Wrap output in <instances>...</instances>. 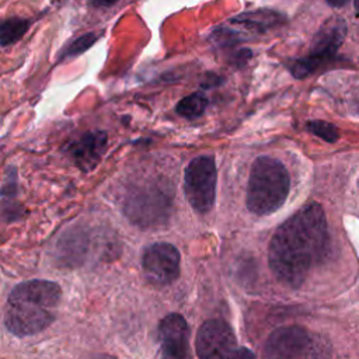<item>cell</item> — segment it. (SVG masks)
Masks as SVG:
<instances>
[{"instance_id":"6da1fadb","label":"cell","mask_w":359,"mask_h":359,"mask_svg":"<svg viewBox=\"0 0 359 359\" xmlns=\"http://www.w3.org/2000/svg\"><path fill=\"white\" fill-rule=\"evenodd\" d=\"M327 245L325 213L318 203H309L275 231L269 244V266L280 282L297 287L324 257Z\"/></svg>"},{"instance_id":"7a4b0ae2","label":"cell","mask_w":359,"mask_h":359,"mask_svg":"<svg viewBox=\"0 0 359 359\" xmlns=\"http://www.w3.org/2000/svg\"><path fill=\"white\" fill-rule=\"evenodd\" d=\"M60 287L52 280H27L17 285L7 300L4 323L18 337L34 335L49 327L60 302Z\"/></svg>"},{"instance_id":"3957f363","label":"cell","mask_w":359,"mask_h":359,"mask_svg":"<svg viewBox=\"0 0 359 359\" xmlns=\"http://www.w3.org/2000/svg\"><path fill=\"white\" fill-rule=\"evenodd\" d=\"M290 178L285 165L269 156L254 160L247 187V208L255 215H269L286 201Z\"/></svg>"},{"instance_id":"277c9868","label":"cell","mask_w":359,"mask_h":359,"mask_svg":"<svg viewBox=\"0 0 359 359\" xmlns=\"http://www.w3.org/2000/svg\"><path fill=\"white\" fill-rule=\"evenodd\" d=\"M345 36L346 22L341 17H331L325 20L313 38L310 55L294 60L289 66L292 74L297 79H303L328 63L337 53Z\"/></svg>"},{"instance_id":"5b68a950","label":"cell","mask_w":359,"mask_h":359,"mask_svg":"<svg viewBox=\"0 0 359 359\" xmlns=\"http://www.w3.org/2000/svg\"><path fill=\"white\" fill-rule=\"evenodd\" d=\"M216 164L210 156H199L187 165L184 192L198 213H206L212 209L216 196Z\"/></svg>"},{"instance_id":"8992f818","label":"cell","mask_w":359,"mask_h":359,"mask_svg":"<svg viewBox=\"0 0 359 359\" xmlns=\"http://www.w3.org/2000/svg\"><path fill=\"white\" fill-rule=\"evenodd\" d=\"M196 353L199 359H236L237 341L230 325L212 318L205 321L196 334Z\"/></svg>"},{"instance_id":"52a82bcc","label":"cell","mask_w":359,"mask_h":359,"mask_svg":"<svg viewBox=\"0 0 359 359\" xmlns=\"http://www.w3.org/2000/svg\"><path fill=\"white\" fill-rule=\"evenodd\" d=\"M142 265L149 282L157 286L167 285L180 273V252L170 243H154L144 250Z\"/></svg>"},{"instance_id":"ba28073f","label":"cell","mask_w":359,"mask_h":359,"mask_svg":"<svg viewBox=\"0 0 359 359\" xmlns=\"http://www.w3.org/2000/svg\"><path fill=\"white\" fill-rule=\"evenodd\" d=\"M310 345L309 334L299 325L276 328L264 345L265 359H299Z\"/></svg>"},{"instance_id":"9c48e42d","label":"cell","mask_w":359,"mask_h":359,"mask_svg":"<svg viewBox=\"0 0 359 359\" xmlns=\"http://www.w3.org/2000/svg\"><path fill=\"white\" fill-rule=\"evenodd\" d=\"M125 210L133 223L153 226L167 216L170 199L160 189L150 188L133 195L128 201Z\"/></svg>"},{"instance_id":"30bf717a","label":"cell","mask_w":359,"mask_h":359,"mask_svg":"<svg viewBox=\"0 0 359 359\" xmlns=\"http://www.w3.org/2000/svg\"><path fill=\"white\" fill-rule=\"evenodd\" d=\"M107 139L108 136L102 130L86 132L77 140L69 143L67 150L77 167L83 171H91L102 157Z\"/></svg>"},{"instance_id":"8fae6325","label":"cell","mask_w":359,"mask_h":359,"mask_svg":"<svg viewBox=\"0 0 359 359\" xmlns=\"http://www.w3.org/2000/svg\"><path fill=\"white\" fill-rule=\"evenodd\" d=\"M158 334L161 338L163 352L170 356H188V324L180 314L165 316L158 327Z\"/></svg>"},{"instance_id":"7c38bea8","label":"cell","mask_w":359,"mask_h":359,"mask_svg":"<svg viewBox=\"0 0 359 359\" xmlns=\"http://www.w3.org/2000/svg\"><path fill=\"white\" fill-rule=\"evenodd\" d=\"M280 14L271 10H255L237 15L231 20V22L243 25L251 31H264L269 27H273L280 20Z\"/></svg>"},{"instance_id":"4fadbf2b","label":"cell","mask_w":359,"mask_h":359,"mask_svg":"<svg viewBox=\"0 0 359 359\" xmlns=\"http://www.w3.org/2000/svg\"><path fill=\"white\" fill-rule=\"evenodd\" d=\"M28 28V20L20 17H11L8 20H4L3 22H0V45L7 46L17 42L25 35Z\"/></svg>"},{"instance_id":"5bb4252c","label":"cell","mask_w":359,"mask_h":359,"mask_svg":"<svg viewBox=\"0 0 359 359\" xmlns=\"http://www.w3.org/2000/svg\"><path fill=\"white\" fill-rule=\"evenodd\" d=\"M206 107H208L206 97L201 93H194V94L182 98L177 104L175 111H177L178 115H181L184 118L194 119V118L201 116L205 112Z\"/></svg>"},{"instance_id":"9a60e30c","label":"cell","mask_w":359,"mask_h":359,"mask_svg":"<svg viewBox=\"0 0 359 359\" xmlns=\"http://www.w3.org/2000/svg\"><path fill=\"white\" fill-rule=\"evenodd\" d=\"M97 38H98V35H95V34H93V32H88V34H84V35L76 38V39L66 48V50H65L63 55H62V59H65V57H74V56H77V55L84 53L88 48H91V46L95 43Z\"/></svg>"},{"instance_id":"2e32d148","label":"cell","mask_w":359,"mask_h":359,"mask_svg":"<svg viewBox=\"0 0 359 359\" xmlns=\"http://www.w3.org/2000/svg\"><path fill=\"white\" fill-rule=\"evenodd\" d=\"M307 128L311 133L324 139L325 142H335L339 136L338 129L332 123L325 121H310L307 123Z\"/></svg>"},{"instance_id":"e0dca14e","label":"cell","mask_w":359,"mask_h":359,"mask_svg":"<svg viewBox=\"0 0 359 359\" xmlns=\"http://www.w3.org/2000/svg\"><path fill=\"white\" fill-rule=\"evenodd\" d=\"M236 359H254V355H252L247 348H241V349L237 352Z\"/></svg>"},{"instance_id":"ac0fdd59","label":"cell","mask_w":359,"mask_h":359,"mask_svg":"<svg viewBox=\"0 0 359 359\" xmlns=\"http://www.w3.org/2000/svg\"><path fill=\"white\" fill-rule=\"evenodd\" d=\"M83 359H116V358H114L111 355H107V353H91V355H87Z\"/></svg>"},{"instance_id":"d6986e66","label":"cell","mask_w":359,"mask_h":359,"mask_svg":"<svg viewBox=\"0 0 359 359\" xmlns=\"http://www.w3.org/2000/svg\"><path fill=\"white\" fill-rule=\"evenodd\" d=\"M118 0H94V4L97 6H102V7H109L112 4H115Z\"/></svg>"},{"instance_id":"ffe728a7","label":"cell","mask_w":359,"mask_h":359,"mask_svg":"<svg viewBox=\"0 0 359 359\" xmlns=\"http://www.w3.org/2000/svg\"><path fill=\"white\" fill-rule=\"evenodd\" d=\"M330 6H332V7H342V6H345L349 0H325Z\"/></svg>"},{"instance_id":"44dd1931","label":"cell","mask_w":359,"mask_h":359,"mask_svg":"<svg viewBox=\"0 0 359 359\" xmlns=\"http://www.w3.org/2000/svg\"><path fill=\"white\" fill-rule=\"evenodd\" d=\"M163 359H188V356H185V358H180V356H170V355H163Z\"/></svg>"},{"instance_id":"7402d4cb","label":"cell","mask_w":359,"mask_h":359,"mask_svg":"<svg viewBox=\"0 0 359 359\" xmlns=\"http://www.w3.org/2000/svg\"><path fill=\"white\" fill-rule=\"evenodd\" d=\"M353 4H355V8H356V13L359 14V0H353Z\"/></svg>"}]
</instances>
